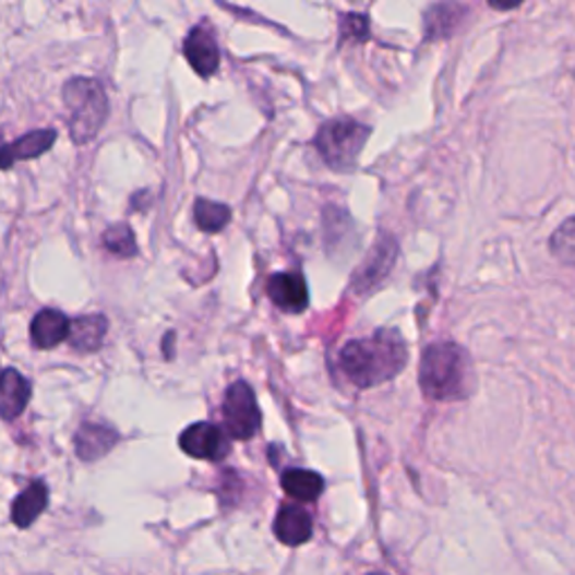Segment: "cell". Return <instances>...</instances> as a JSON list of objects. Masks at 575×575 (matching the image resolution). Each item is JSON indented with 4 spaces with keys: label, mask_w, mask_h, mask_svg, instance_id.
<instances>
[{
    "label": "cell",
    "mask_w": 575,
    "mask_h": 575,
    "mask_svg": "<svg viewBox=\"0 0 575 575\" xmlns=\"http://www.w3.org/2000/svg\"><path fill=\"white\" fill-rule=\"evenodd\" d=\"M337 362L356 387L371 390L396 378L405 369L407 344L398 331L382 328L371 337L344 344Z\"/></svg>",
    "instance_id": "6da1fadb"
},
{
    "label": "cell",
    "mask_w": 575,
    "mask_h": 575,
    "mask_svg": "<svg viewBox=\"0 0 575 575\" xmlns=\"http://www.w3.org/2000/svg\"><path fill=\"white\" fill-rule=\"evenodd\" d=\"M420 390L430 400H464L472 392V362L466 349L454 342H439L420 360Z\"/></svg>",
    "instance_id": "7a4b0ae2"
},
{
    "label": "cell",
    "mask_w": 575,
    "mask_h": 575,
    "mask_svg": "<svg viewBox=\"0 0 575 575\" xmlns=\"http://www.w3.org/2000/svg\"><path fill=\"white\" fill-rule=\"evenodd\" d=\"M63 101L70 110V137L76 144L91 142L108 118V97L101 84L74 76L63 86Z\"/></svg>",
    "instance_id": "3957f363"
},
{
    "label": "cell",
    "mask_w": 575,
    "mask_h": 575,
    "mask_svg": "<svg viewBox=\"0 0 575 575\" xmlns=\"http://www.w3.org/2000/svg\"><path fill=\"white\" fill-rule=\"evenodd\" d=\"M371 135V129L354 122L349 118H339L326 122L318 137L315 146L324 163L335 171H351L358 165L360 153Z\"/></svg>",
    "instance_id": "277c9868"
},
{
    "label": "cell",
    "mask_w": 575,
    "mask_h": 575,
    "mask_svg": "<svg viewBox=\"0 0 575 575\" xmlns=\"http://www.w3.org/2000/svg\"><path fill=\"white\" fill-rule=\"evenodd\" d=\"M223 420L227 434L237 441H248L261 430V409L252 387L243 380L229 385L223 400Z\"/></svg>",
    "instance_id": "5b68a950"
},
{
    "label": "cell",
    "mask_w": 575,
    "mask_h": 575,
    "mask_svg": "<svg viewBox=\"0 0 575 575\" xmlns=\"http://www.w3.org/2000/svg\"><path fill=\"white\" fill-rule=\"evenodd\" d=\"M178 443L184 454L201 458V462H223L229 454V436L214 423L189 426Z\"/></svg>",
    "instance_id": "8992f818"
},
{
    "label": "cell",
    "mask_w": 575,
    "mask_h": 575,
    "mask_svg": "<svg viewBox=\"0 0 575 575\" xmlns=\"http://www.w3.org/2000/svg\"><path fill=\"white\" fill-rule=\"evenodd\" d=\"M184 57L201 76H212L218 70L220 50L216 44V34L207 23H201L189 32L184 38Z\"/></svg>",
    "instance_id": "52a82bcc"
},
{
    "label": "cell",
    "mask_w": 575,
    "mask_h": 575,
    "mask_svg": "<svg viewBox=\"0 0 575 575\" xmlns=\"http://www.w3.org/2000/svg\"><path fill=\"white\" fill-rule=\"evenodd\" d=\"M267 297L273 299L279 311L297 315L309 309L311 295L299 273H277L267 281Z\"/></svg>",
    "instance_id": "ba28073f"
},
{
    "label": "cell",
    "mask_w": 575,
    "mask_h": 575,
    "mask_svg": "<svg viewBox=\"0 0 575 575\" xmlns=\"http://www.w3.org/2000/svg\"><path fill=\"white\" fill-rule=\"evenodd\" d=\"M396 256H398V248H396L394 239L380 237V241H375V248L371 250L364 267L356 275L354 288L356 290H369V288L378 286L382 279L390 275V271L396 263Z\"/></svg>",
    "instance_id": "9c48e42d"
},
{
    "label": "cell",
    "mask_w": 575,
    "mask_h": 575,
    "mask_svg": "<svg viewBox=\"0 0 575 575\" xmlns=\"http://www.w3.org/2000/svg\"><path fill=\"white\" fill-rule=\"evenodd\" d=\"M275 535H277V540L286 547L306 544L313 538L311 513L301 506H295V504L281 506L277 513V519H275Z\"/></svg>",
    "instance_id": "30bf717a"
},
{
    "label": "cell",
    "mask_w": 575,
    "mask_h": 575,
    "mask_svg": "<svg viewBox=\"0 0 575 575\" xmlns=\"http://www.w3.org/2000/svg\"><path fill=\"white\" fill-rule=\"evenodd\" d=\"M120 434L101 423H84L74 434V450L82 462H97L118 445Z\"/></svg>",
    "instance_id": "8fae6325"
},
{
    "label": "cell",
    "mask_w": 575,
    "mask_h": 575,
    "mask_svg": "<svg viewBox=\"0 0 575 575\" xmlns=\"http://www.w3.org/2000/svg\"><path fill=\"white\" fill-rule=\"evenodd\" d=\"M32 396L29 382L16 371V369H5L0 373V418L14 420L19 418Z\"/></svg>",
    "instance_id": "7c38bea8"
},
{
    "label": "cell",
    "mask_w": 575,
    "mask_h": 575,
    "mask_svg": "<svg viewBox=\"0 0 575 575\" xmlns=\"http://www.w3.org/2000/svg\"><path fill=\"white\" fill-rule=\"evenodd\" d=\"M48 502H50L48 486L44 481H32L12 504V522L19 528L32 526L48 508Z\"/></svg>",
    "instance_id": "4fadbf2b"
},
{
    "label": "cell",
    "mask_w": 575,
    "mask_h": 575,
    "mask_svg": "<svg viewBox=\"0 0 575 575\" xmlns=\"http://www.w3.org/2000/svg\"><path fill=\"white\" fill-rule=\"evenodd\" d=\"M70 320L55 309H46L32 320V342L36 349H55L68 337Z\"/></svg>",
    "instance_id": "5bb4252c"
},
{
    "label": "cell",
    "mask_w": 575,
    "mask_h": 575,
    "mask_svg": "<svg viewBox=\"0 0 575 575\" xmlns=\"http://www.w3.org/2000/svg\"><path fill=\"white\" fill-rule=\"evenodd\" d=\"M106 333H108V320L104 315H84L70 322L68 339L72 344V349L82 354H93L101 349Z\"/></svg>",
    "instance_id": "9a60e30c"
},
{
    "label": "cell",
    "mask_w": 575,
    "mask_h": 575,
    "mask_svg": "<svg viewBox=\"0 0 575 575\" xmlns=\"http://www.w3.org/2000/svg\"><path fill=\"white\" fill-rule=\"evenodd\" d=\"M281 488L297 502H315L324 492V479L313 470L290 468L281 475Z\"/></svg>",
    "instance_id": "2e32d148"
},
{
    "label": "cell",
    "mask_w": 575,
    "mask_h": 575,
    "mask_svg": "<svg viewBox=\"0 0 575 575\" xmlns=\"http://www.w3.org/2000/svg\"><path fill=\"white\" fill-rule=\"evenodd\" d=\"M55 140H57V131H52V129L32 131V133L19 137L16 142L8 144L10 158H12V163H16V160H32V158L44 156L46 151L52 148Z\"/></svg>",
    "instance_id": "e0dca14e"
},
{
    "label": "cell",
    "mask_w": 575,
    "mask_h": 575,
    "mask_svg": "<svg viewBox=\"0 0 575 575\" xmlns=\"http://www.w3.org/2000/svg\"><path fill=\"white\" fill-rule=\"evenodd\" d=\"M466 5H434L428 10V19H426V32L428 38H445L454 32V27L462 23L464 14H466Z\"/></svg>",
    "instance_id": "ac0fdd59"
},
{
    "label": "cell",
    "mask_w": 575,
    "mask_h": 575,
    "mask_svg": "<svg viewBox=\"0 0 575 575\" xmlns=\"http://www.w3.org/2000/svg\"><path fill=\"white\" fill-rule=\"evenodd\" d=\"M194 220L203 229V232L216 235L229 225V220H232V212H229L227 205H220V203H214L207 199H199L194 203Z\"/></svg>",
    "instance_id": "d6986e66"
},
{
    "label": "cell",
    "mask_w": 575,
    "mask_h": 575,
    "mask_svg": "<svg viewBox=\"0 0 575 575\" xmlns=\"http://www.w3.org/2000/svg\"><path fill=\"white\" fill-rule=\"evenodd\" d=\"M104 248L115 254V256H135L137 254V243L133 237V229L127 223H118V225H110L106 232H104Z\"/></svg>",
    "instance_id": "ffe728a7"
},
{
    "label": "cell",
    "mask_w": 575,
    "mask_h": 575,
    "mask_svg": "<svg viewBox=\"0 0 575 575\" xmlns=\"http://www.w3.org/2000/svg\"><path fill=\"white\" fill-rule=\"evenodd\" d=\"M339 32L344 41H367L369 38V21L364 14H344L339 21Z\"/></svg>",
    "instance_id": "44dd1931"
},
{
    "label": "cell",
    "mask_w": 575,
    "mask_h": 575,
    "mask_svg": "<svg viewBox=\"0 0 575 575\" xmlns=\"http://www.w3.org/2000/svg\"><path fill=\"white\" fill-rule=\"evenodd\" d=\"M551 250L555 256L564 259V263H573V218H566L551 239Z\"/></svg>",
    "instance_id": "7402d4cb"
},
{
    "label": "cell",
    "mask_w": 575,
    "mask_h": 575,
    "mask_svg": "<svg viewBox=\"0 0 575 575\" xmlns=\"http://www.w3.org/2000/svg\"><path fill=\"white\" fill-rule=\"evenodd\" d=\"M490 8L496 12H511V10H517L519 3H490Z\"/></svg>",
    "instance_id": "603a6c76"
},
{
    "label": "cell",
    "mask_w": 575,
    "mask_h": 575,
    "mask_svg": "<svg viewBox=\"0 0 575 575\" xmlns=\"http://www.w3.org/2000/svg\"><path fill=\"white\" fill-rule=\"evenodd\" d=\"M369 575H387V573H380V571H375V573H369Z\"/></svg>",
    "instance_id": "cb8c5ba5"
}]
</instances>
